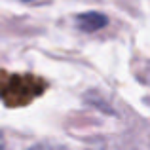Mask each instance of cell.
<instances>
[{
	"instance_id": "7a4b0ae2",
	"label": "cell",
	"mask_w": 150,
	"mask_h": 150,
	"mask_svg": "<svg viewBox=\"0 0 150 150\" xmlns=\"http://www.w3.org/2000/svg\"><path fill=\"white\" fill-rule=\"evenodd\" d=\"M29 150H67V148L59 146V144H53V143H40V144H36V146H33Z\"/></svg>"
},
{
	"instance_id": "3957f363",
	"label": "cell",
	"mask_w": 150,
	"mask_h": 150,
	"mask_svg": "<svg viewBox=\"0 0 150 150\" xmlns=\"http://www.w3.org/2000/svg\"><path fill=\"white\" fill-rule=\"evenodd\" d=\"M4 148H6V141H4L2 133H0V150H4Z\"/></svg>"
},
{
	"instance_id": "277c9868",
	"label": "cell",
	"mask_w": 150,
	"mask_h": 150,
	"mask_svg": "<svg viewBox=\"0 0 150 150\" xmlns=\"http://www.w3.org/2000/svg\"><path fill=\"white\" fill-rule=\"evenodd\" d=\"M25 2H30V0H25Z\"/></svg>"
},
{
	"instance_id": "6da1fadb",
	"label": "cell",
	"mask_w": 150,
	"mask_h": 150,
	"mask_svg": "<svg viewBox=\"0 0 150 150\" xmlns=\"http://www.w3.org/2000/svg\"><path fill=\"white\" fill-rule=\"evenodd\" d=\"M106 25H108V17L101 11H86L76 15V27L84 33H95Z\"/></svg>"
}]
</instances>
